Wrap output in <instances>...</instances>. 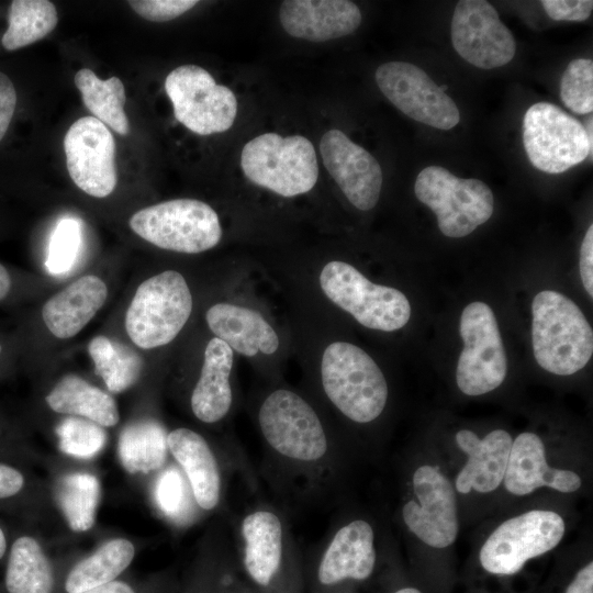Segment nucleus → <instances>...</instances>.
Listing matches in <instances>:
<instances>
[{
	"mask_svg": "<svg viewBox=\"0 0 593 593\" xmlns=\"http://www.w3.org/2000/svg\"><path fill=\"white\" fill-rule=\"evenodd\" d=\"M532 311L538 365L558 376L581 370L593 354V332L578 305L557 291L545 290L535 295Z\"/></svg>",
	"mask_w": 593,
	"mask_h": 593,
	"instance_id": "obj_1",
	"label": "nucleus"
},
{
	"mask_svg": "<svg viewBox=\"0 0 593 593\" xmlns=\"http://www.w3.org/2000/svg\"><path fill=\"white\" fill-rule=\"evenodd\" d=\"M320 373L326 396L347 418L369 423L384 410L387 380L362 348L342 340L328 344L321 356Z\"/></svg>",
	"mask_w": 593,
	"mask_h": 593,
	"instance_id": "obj_2",
	"label": "nucleus"
},
{
	"mask_svg": "<svg viewBox=\"0 0 593 593\" xmlns=\"http://www.w3.org/2000/svg\"><path fill=\"white\" fill-rule=\"evenodd\" d=\"M240 168L250 182L284 198L307 193L318 178L314 146L299 134L254 137L242 149Z\"/></svg>",
	"mask_w": 593,
	"mask_h": 593,
	"instance_id": "obj_3",
	"label": "nucleus"
},
{
	"mask_svg": "<svg viewBox=\"0 0 593 593\" xmlns=\"http://www.w3.org/2000/svg\"><path fill=\"white\" fill-rule=\"evenodd\" d=\"M192 306L184 277L176 270H165L138 286L125 314L126 333L139 348L165 346L182 331Z\"/></svg>",
	"mask_w": 593,
	"mask_h": 593,
	"instance_id": "obj_4",
	"label": "nucleus"
},
{
	"mask_svg": "<svg viewBox=\"0 0 593 593\" xmlns=\"http://www.w3.org/2000/svg\"><path fill=\"white\" fill-rule=\"evenodd\" d=\"M318 284L332 303L367 328L393 332L404 327L411 317V304L404 293L371 282L346 261L326 262L320 270Z\"/></svg>",
	"mask_w": 593,
	"mask_h": 593,
	"instance_id": "obj_5",
	"label": "nucleus"
},
{
	"mask_svg": "<svg viewBox=\"0 0 593 593\" xmlns=\"http://www.w3.org/2000/svg\"><path fill=\"white\" fill-rule=\"evenodd\" d=\"M128 223L146 242L182 254L210 250L223 235L215 210L197 199H174L144 208Z\"/></svg>",
	"mask_w": 593,
	"mask_h": 593,
	"instance_id": "obj_6",
	"label": "nucleus"
},
{
	"mask_svg": "<svg viewBox=\"0 0 593 593\" xmlns=\"http://www.w3.org/2000/svg\"><path fill=\"white\" fill-rule=\"evenodd\" d=\"M418 201L436 215L440 232L452 238L472 233L493 213L491 189L479 179H462L440 166L424 168L415 180Z\"/></svg>",
	"mask_w": 593,
	"mask_h": 593,
	"instance_id": "obj_7",
	"label": "nucleus"
},
{
	"mask_svg": "<svg viewBox=\"0 0 593 593\" xmlns=\"http://www.w3.org/2000/svg\"><path fill=\"white\" fill-rule=\"evenodd\" d=\"M165 91L176 120L198 135L223 133L235 122L234 92L200 66L181 65L171 70L165 79Z\"/></svg>",
	"mask_w": 593,
	"mask_h": 593,
	"instance_id": "obj_8",
	"label": "nucleus"
},
{
	"mask_svg": "<svg viewBox=\"0 0 593 593\" xmlns=\"http://www.w3.org/2000/svg\"><path fill=\"white\" fill-rule=\"evenodd\" d=\"M523 143L533 166L546 174L567 171L588 156L592 160L584 125L550 102H537L526 111Z\"/></svg>",
	"mask_w": 593,
	"mask_h": 593,
	"instance_id": "obj_9",
	"label": "nucleus"
},
{
	"mask_svg": "<svg viewBox=\"0 0 593 593\" xmlns=\"http://www.w3.org/2000/svg\"><path fill=\"white\" fill-rule=\"evenodd\" d=\"M459 332L465 345L456 369L460 391L481 395L500 387L507 373V357L492 309L483 302L468 304Z\"/></svg>",
	"mask_w": 593,
	"mask_h": 593,
	"instance_id": "obj_10",
	"label": "nucleus"
},
{
	"mask_svg": "<svg viewBox=\"0 0 593 593\" xmlns=\"http://www.w3.org/2000/svg\"><path fill=\"white\" fill-rule=\"evenodd\" d=\"M258 422L267 443L287 458L316 461L327 451L318 415L291 390L278 389L268 394L259 409Z\"/></svg>",
	"mask_w": 593,
	"mask_h": 593,
	"instance_id": "obj_11",
	"label": "nucleus"
},
{
	"mask_svg": "<svg viewBox=\"0 0 593 593\" xmlns=\"http://www.w3.org/2000/svg\"><path fill=\"white\" fill-rule=\"evenodd\" d=\"M563 534L564 522L552 511L533 510L512 517L481 547V566L493 574H514L527 560L553 549Z\"/></svg>",
	"mask_w": 593,
	"mask_h": 593,
	"instance_id": "obj_12",
	"label": "nucleus"
},
{
	"mask_svg": "<svg viewBox=\"0 0 593 593\" xmlns=\"http://www.w3.org/2000/svg\"><path fill=\"white\" fill-rule=\"evenodd\" d=\"M383 96L409 118L439 130H450L460 121L455 101L419 67L389 61L376 71Z\"/></svg>",
	"mask_w": 593,
	"mask_h": 593,
	"instance_id": "obj_13",
	"label": "nucleus"
},
{
	"mask_svg": "<svg viewBox=\"0 0 593 593\" xmlns=\"http://www.w3.org/2000/svg\"><path fill=\"white\" fill-rule=\"evenodd\" d=\"M66 166L74 183L94 198L110 195L118 182L115 141L93 116L71 124L64 137Z\"/></svg>",
	"mask_w": 593,
	"mask_h": 593,
	"instance_id": "obj_14",
	"label": "nucleus"
},
{
	"mask_svg": "<svg viewBox=\"0 0 593 593\" xmlns=\"http://www.w3.org/2000/svg\"><path fill=\"white\" fill-rule=\"evenodd\" d=\"M450 30L455 51L474 67L504 66L516 53L515 38L488 1H458Z\"/></svg>",
	"mask_w": 593,
	"mask_h": 593,
	"instance_id": "obj_15",
	"label": "nucleus"
},
{
	"mask_svg": "<svg viewBox=\"0 0 593 593\" xmlns=\"http://www.w3.org/2000/svg\"><path fill=\"white\" fill-rule=\"evenodd\" d=\"M413 489L418 503L403 506V519L409 529L434 548H446L458 535L456 495L448 479L437 467L421 466L413 475Z\"/></svg>",
	"mask_w": 593,
	"mask_h": 593,
	"instance_id": "obj_16",
	"label": "nucleus"
},
{
	"mask_svg": "<svg viewBox=\"0 0 593 593\" xmlns=\"http://www.w3.org/2000/svg\"><path fill=\"white\" fill-rule=\"evenodd\" d=\"M323 164L347 200L360 211L373 209L382 188L378 160L344 132L328 130L320 141Z\"/></svg>",
	"mask_w": 593,
	"mask_h": 593,
	"instance_id": "obj_17",
	"label": "nucleus"
},
{
	"mask_svg": "<svg viewBox=\"0 0 593 593\" xmlns=\"http://www.w3.org/2000/svg\"><path fill=\"white\" fill-rule=\"evenodd\" d=\"M361 19L358 5L348 0H286L279 9L287 34L314 43L354 33Z\"/></svg>",
	"mask_w": 593,
	"mask_h": 593,
	"instance_id": "obj_18",
	"label": "nucleus"
},
{
	"mask_svg": "<svg viewBox=\"0 0 593 593\" xmlns=\"http://www.w3.org/2000/svg\"><path fill=\"white\" fill-rule=\"evenodd\" d=\"M205 322L214 337L244 357L272 355L280 346L275 327L257 310L231 302L209 307Z\"/></svg>",
	"mask_w": 593,
	"mask_h": 593,
	"instance_id": "obj_19",
	"label": "nucleus"
},
{
	"mask_svg": "<svg viewBox=\"0 0 593 593\" xmlns=\"http://www.w3.org/2000/svg\"><path fill=\"white\" fill-rule=\"evenodd\" d=\"M503 480L505 489L514 495H526L541 486L570 493L582 482L571 470L549 467L545 445L534 433H522L512 443Z\"/></svg>",
	"mask_w": 593,
	"mask_h": 593,
	"instance_id": "obj_20",
	"label": "nucleus"
},
{
	"mask_svg": "<svg viewBox=\"0 0 593 593\" xmlns=\"http://www.w3.org/2000/svg\"><path fill=\"white\" fill-rule=\"evenodd\" d=\"M455 439L468 455L466 465L456 478L457 491H494L504 479L513 443L511 435L506 430L495 429L480 439L473 432L461 429Z\"/></svg>",
	"mask_w": 593,
	"mask_h": 593,
	"instance_id": "obj_21",
	"label": "nucleus"
},
{
	"mask_svg": "<svg viewBox=\"0 0 593 593\" xmlns=\"http://www.w3.org/2000/svg\"><path fill=\"white\" fill-rule=\"evenodd\" d=\"M373 538L372 527L366 521L356 519L342 527L321 560L320 582L332 585L345 579H367L376 562Z\"/></svg>",
	"mask_w": 593,
	"mask_h": 593,
	"instance_id": "obj_22",
	"label": "nucleus"
},
{
	"mask_svg": "<svg viewBox=\"0 0 593 593\" xmlns=\"http://www.w3.org/2000/svg\"><path fill=\"white\" fill-rule=\"evenodd\" d=\"M107 296L103 280L93 275L83 276L44 304L43 321L55 337H74L94 317Z\"/></svg>",
	"mask_w": 593,
	"mask_h": 593,
	"instance_id": "obj_23",
	"label": "nucleus"
},
{
	"mask_svg": "<svg viewBox=\"0 0 593 593\" xmlns=\"http://www.w3.org/2000/svg\"><path fill=\"white\" fill-rule=\"evenodd\" d=\"M234 351L221 339L211 338L204 349L200 377L191 394L194 416L208 424L221 421L230 411L233 391L230 382Z\"/></svg>",
	"mask_w": 593,
	"mask_h": 593,
	"instance_id": "obj_24",
	"label": "nucleus"
},
{
	"mask_svg": "<svg viewBox=\"0 0 593 593\" xmlns=\"http://www.w3.org/2000/svg\"><path fill=\"white\" fill-rule=\"evenodd\" d=\"M167 445L187 474L199 506L214 508L220 500L221 480L209 444L200 434L181 427L167 435Z\"/></svg>",
	"mask_w": 593,
	"mask_h": 593,
	"instance_id": "obj_25",
	"label": "nucleus"
},
{
	"mask_svg": "<svg viewBox=\"0 0 593 593\" xmlns=\"http://www.w3.org/2000/svg\"><path fill=\"white\" fill-rule=\"evenodd\" d=\"M245 540V567L251 579L268 585L277 573L282 556V527L276 514L257 511L242 523Z\"/></svg>",
	"mask_w": 593,
	"mask_h": 593,
	"instance_id": "obj_26",
	"label": "nucleus"
},
{
	"mask_svg": "<svg viewBox=\"0 0 593 593\" xmlns=\"http://www.w3.org/2000/svg\"><path fill=\"white\" fill-rule=\"evenodd\" d=\"M46 402L56 413L81 416L104 427L114 426L120 419L114 399L75 374L61 378Z\"/></svg>",
	"mask_w": 593,
	"mask_h": 593,
	"instance_id": "obj_27",
	"label": "nucleus"
},
{
	"mask_svg": "<svg viewBox=\"0 0 593 593\" xmlns=\"http://www.w3.org/2000/svg\"><path fill=\"white\" fill-rule=\"evenodd\" d=\"M74 82L93 118L122 136L130 133L128 119L124 111L125 88L120 78L113 76L102 80L91 69L81 68L75 74Z\"/></svg>",
	"mask_w": 593,
	"mask_h": 593,
	"instance_id": "obj_28",
	"label": "nucleus"
},
{
	"mask_svg": "<svg viewBox=\"0 0 593 593\" xmlns=\"http://www.w3.org/2000/svg\"><path fill=\"white\" fill-rule=\"evenodd\" d=\"M134 545L124 538H115L99 547L92 555L79 561L67 574V593H81L115 580L132 562Z\"/></svg>",
	"mask_w": 593,
	"mask_h": 593,
	"instance_id": "obj_29",
	"label": "nucleus"
},
{
	"mask_svg": "<svg viewBox=\"0 0 593 593\" xmlns=\"http://www.w3.org/2000/svg\"><path fill=\"white\" fill-rule=\"evenodd\" d=\"M164 426L154 419H142L125 426L119 439V455L130 473H149L159 469L167 455Z\"/></svg>",
	"mask_w": 593,
	"mask_h": 593,
	"instance_id": "obj_30",
	"label": "nucleus"
},
{
	"mask_svg": "<svg viewBox=\"0 0 593 593\" xmlns=\"http://www.w3.org/2000/svg\"><path fill=\"white\" fill-rule=\"evenodd\" d=\"M54 575L40 544L30 536L12 545L5 572L9 593H52Z\"/></svg>",
	"mask_w": 593,
	"mask_h": 593,
	"instance_id": "obj_31",
	"label": "nucleus"
},
{
	"mask_svg": "<svg viewBox=\"0 0 593 593\" xmlns=\"http://www.w3.org/2000/svg\"><path fill=\"white\" fill-rule=\"evenodd\" d=\"M55 4L47 0H14L8 11V29L2 46L15 51L48 35L57 25Z\"/></svg>",
	"mask_w": 593,
	"mask_h": 593,
	"instance_id": "obj_32",
	"label": "nucleus"
},
{
	"mask_svg": "<svg viewBox=\"0 0 593 593\" xmlns=\"http://www.w3.org/2000/svg\"><path fill=\"white\" fill-rule=\"evenodd\" d=\"M88 351L109 391L123 392L138 380L143 361L128 346L99 335L90 340Z\"/></svg>",
	"mask_w": 593,
	"mask_h": 593,
	"instance_id": "obj_33",
	"label": "nucleus"
},
{
	"mask_svg": "<svg viewBox=\"0 0 593 593\" xmlns=\"http://www.w3.org/2000/svg\"><path fill=\"white\" fill-rule=\"evenodd\" d=\"M56 494L60 510L72 530L86 532L93 526L100 499V484L94 475L67 474L59 480Z\"/></svg>",
	"mask_w": 593,
	"mask_h": 593,
	"instance_id": "obj_34",
	"label": "nucleus"
},
{
	"mask_svg": "<svg viewBox=\"0 0 593 593\" xmlns=\"http://www.w3.org/2000/svg\"><path fill=\"white\" fill-rule=\"evenodd\" d=\"M560 98L574 113L593 111V61L589 58L573 59L566 68L560 82Z\"/></svg>",
	"mask_w": 593,
	"mask_h": 593,
	"instance_id": "obj_35",
	"label": "nucleus"
},
{
	"mask_svg": "<svg viewBox=\"0 0 593 593\" xmlns=\"http://www.w3.org/2000/svg\"><path fill=\"white\" fill-rule=\"evenodd\" d=\"M56 433L60 449L77 458L93 457L107 439L104 429L87 418L68 417L58 425Z\"/></svg>",
	"mask_w": 593,
	"mask_h": 593,
	"instance_id": "obj_36",
	"label": "nucleus"
},
{
	"mask_svg": "<svg viewBox=\"0 0 593 593\" xmlns=\"http://www.w3.org/2000/svg\"><path fill=\"white\" fill-rule=\"evenodd\" d=\"M80 242L79 223L70 217L63 219L51 236L46 259L47 270L53 275L69 270L79 251Z\"/></svg>",
	"mask_w": 593,
	"mask_h": 593,
	"instance_id": "obj_37",
	"label": "nucleus"
},
{
	"mask_svg": "<svg viewBox=\"0 0 593 593\" xmlns=\"http://www.w3.org/2000/svg\"><path fill=\"white\" fill-rule=\"evenodd\" d=\"M128 5L143 19L152 22L171 21L189 11L195 0H130Z\"/></svg>",
	"mask_w": 593,
	"mask_h": 593,
	"instance_id": "obj_38",
	"label": "nucleus"
},
{
	"mask_svg": "<svg viewBox=\"0 0 593 593\" xmlns=\"http://www.w3.org/2000/svg\"><path fill=\"white\" fill-rule=\"evenodd\" d=\"M156 499L168 515L178 514L184 502L183 479L176 469L166 470L156 485Z\"/></svg>",
	"mask_w": 593,
	"mask_h": 593,
	"instance_id": "obj_39",
	"label": "nucleus"
},
{
	"mask_svg": "<svg viewBox=\"0 0 593 593\" xmlns=\"http://www.w3.org/2000/svg\"><path fill=\"white\" fill-rule=\"evenodd\" d=\"M547 15L555 21H584L593 9L591 0H542Z\"/></svg>",
	"mask_w": 593,
	"mask_h": 593,
	"instance_id": "obj_40",
	"label": "nucleus"
},
{
	"mask_svg": "<svg viewBox=\"0 0 593 593\" xmlns=\"http://www.w3.org/2000/svg\"><path fill=\"white\" fill-rule=\"evenodd\" d=\"M16 105V92L10 78L0 71V142L8 131Z\"/></svg>",
	"mask_w": 593,
	"mask_h": 593,
	"instance_id": "obj_41",
	"label": "nucleus"
},
{
	"mask_svg": "<svg viewBox=\"0 0 593 593\" xmlns=\"http://www.w3.org/2000/svg\"><path fill=\"white\" fill-rule=\"evenodd\" d=\"M580 275L582 283L593 296V225H590L582 240L580 250Z\"/></svg>",
	"mask_w": 593,
	"mask_h": 593,
	"instance_id": "obj_42",
	"label": "nucleus"
},
{
	"mask_svg": "<svg viewBox=\"0 0 593 593\" xmlns=\"http://www.w3.org/2000/svg\"><path fill=\"white\" fill-rule=\"evenodd\" d=\"M24 485V478L16 469L0 463V499L15 495Z\"/></svg>",
	"mask_w": 593,
	"mask_h": 593,
	"instance_id": "obj_43",
	"label": "nucleus"
},
{
	"mask_svg": "<svg viewBox=\"0 0 593 593\" xmlns=\"http://www.w3.org/2000/svg\"><path fill=\"white\" fill-rule=\"evenodd\" d=\"M566 593H593V563L581 569L568 586Z\"/></svg>",
	"mask_w": 593,
	"mask_h": 593,
	"instance_id": "obj_44",
	"label": "nucleus"
},
{
	"mask_svg": "<svg viewBox=\"0 0 593 593\" xmlns=\"http://www.w3.org/2000/svg\"><path fill=\"white\" fill-rule=\"evenodd\" d=\"M81 593H135L125 582L113 580L111 582L98 585Z\"/></svg>",
	"mask_w": 593,
	"mask_h": 593,
	"instance_id": "obj_45",
	"label": "nucleus"
},
{
	"mask_svg": "<svg viewBox=\"0 0 593 593\" xmlns=\"http://www.w3.org/2000/svg\"><path fill=\"white\" fill-rule=\"evenodd\" d=\"M11 288V278L7 269L0 264V300L4 299Z\"/></svg>",
	"mask_w": 593,
	"mask_h": 593,
	"instance_id": "obj_46",
	"label": "nucleus"
},
{
	"mask_svg": "<svg viewBox=\"0 0 593 593\" xmlns=\"http://www.w3.org/2000/svg\"><path fill=\"white\" fill-rule=\"evenodd\" d=\"M592 122H593V118L591 116L589 120H586L585 125H584V128H585V132H586V135H588V138H589V144H590L591 147H593V134H592L593 125H592Z\"/></svg>",
	"mask_w": 593,
	"mask_h": 593,
	"instance_id": "obj_47",
	"label": "nucleus"
},
{
	"mask_svg": "<svg viewBox=\"0 0 593 593\" xmlns=\"http://www.w3.org/2000/svg\"><path fill=\"white\" fill-rule=\"evenodd\" d=\"M5 549H7V541H5V537H4V534L0 527V559L3 557L4 552H5Z\"/></svg>",
	"mask_w": 593,
	"mask_h": 593,
	"instance_id": "obj_48",
	"label": "nucleus"
},
{
	"mask_svg": "<svg viewBox=\"0 0 593 593\" xmlns=\"http://www.w3.org/2000/svg\"><path fill=\"white\" fill-rule=\"evenodd\" d=\"M395 593H421L417 589H414V588H404V589H401L399 591H396Z\"/></svg>",
	"mask_w": 593,
	"mask_h": 593,
	"instance_id": "obj_49",
	"label": "nucleus"
},
{
	"mask_svg": "<svg viewBox=\"0 0 593 593\" xmlns=\"http://www.w3.org/2000/svg\"><path fill=\"white\" fill-rule=\"evenodd\" d=\"M0 353H1V345H0Z\"/></svg>",
	"mask_w": 593,
	"mask_h": 593,
	"instance_id": "obj_50",
	"label": "nucleus"
}]
</instances>
